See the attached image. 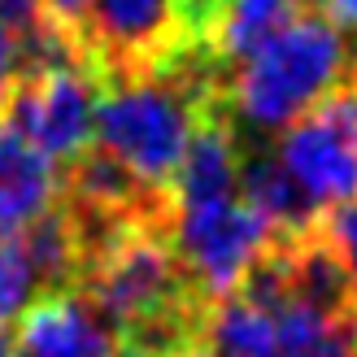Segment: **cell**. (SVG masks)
<instances>
[{
    "label": "cell",
    "instance_id": "cell-1",
    "mask_svg": "<svg viewBox=\"0 0 357 357\" xmlns=\"http://www.w3.org/2000/svg\"><path fill=\"white\" fill-rule=\"evenodd\" d=\"M349 79V44L344 31L327 13L305 9L279 35H271L257 52H248L240 66H231L222 105L231 122L271 135L283 131L301 114H310L318 100L340 92Z\"/></svg>",
    "mask_w": 357,
    "mask_h": 357
},
{
    "label": "cell",
    "instance_id": "cell-2",
    "mask_svg": "<svg viewBox=\"0 0 357 357\" xmlns=\"http://www.w3.org/2000/svg\"><path fill=\"white\" fill-rule=\"evenodd\" d=\"M166 236L196 296L213 305L240 288V279L279 240V231L257 209H248L240 196H231V201L170 209Z\"/></svg>",
    "mask_w": 357,
    "mask_h": 357
},
{
    "label": "cell",
    "instance_id": "cell-3",
    "mask_svg": "<svg viewBox=\"0 0 357 357\" xmlns=\"http://www.w3.org/2000/svg\"><path fill=\"white\" fill-rule=\"evenodd\" d=\"M271 153L318 213L357 201V96L331 92L318 100L283 127Z\"/></svg>",
    "mask_w": 357,
    "mask_h": 357
},
{
    "label": "cell",
    "instance_id": "cell-4",
    "mask_svg": "<svg viewBox=\"0 0 357 357\" xmlns=\"http://www.w3.org/2000/svg\"><path fill=\"white\" fill-rule=\"evenodd\" d=\"M96 100L100 79L92 66L26 75L9 87L0 118L17 127L52 162H75L96 144Z\"/></svg>",
    "mask_w": 357,
    "mask_h": 357
},
{
    "label": "cell",
    "instance_id": "cell-5",
    "mask_svg": "<svg viewBox=\"0 0 357 357\" xmlns=\"http://www.w3.org/2000/svg\"><path fill=\"white\" fill-rule=\"evenodd\" d=\"M83 48L96 79L144 75L183 48L174 0H96L83 22Z\"/></svg>",
    "mask_w": 357,
    "mask_h": 357
},
{
    "label": "cell",
    "instance_id": "cell-6",
    "mask_svg": "<svg viewBox=\"0 0 357 357\" xmlns=\"http://www.w3.org/2000/svg\"><path fill=\"white\" fill-rule=\"evenodd\" d=\"M17 357H118V331L79 288L48 292L22 314Z\"/></svg>",
    "mask_w": 357,
    "mask_h": 357
},
{
    "label": "cell",
    "instance_id": "cell-7",
    "mask_svg": "<svg viewBox=\"0 0 357 357\" xmlns=\"http://www.w3.org/2000/svg\"><path fill=\"white\" fill-rule=\"evenodd\" d=\"M61 170L31 139L0 118V236H22L57 205Z\"/></svg>",
    "mask_w": 357,
    "mask_h": 357
},
{
    "label": "cell",
    "instance_id": "cell-8",
    "mask_svg": "<svg viewBox=\"0 0 357 357\" xmlns=\"http://www.w3.org/2000/svg\"><path fill=\"white\" fill-rule=\"evenodd\" d=\"M240 201L248 209H257L279 236H301L318 222V209L301 196V188L288 178V170L279 166V157L271 149H257V153L240 149Z\"/></svg>",
    "mask_w": 357,
    "mask_h": 357
},
{
    "label": "cell",
    "instance_id": "cell-9",
    "mask_svg": "<svg viewBox=\"0 0 357 357\" xmlns=\"http://www.w3.org/2000/svg\"><path fill=\"white\" fill-rule=\"evenodd\" d=\"M314 0H227L222 17L209 35V52L227 75L248 52H257L271 35H279L288 22H296Z\"/></svg>",
    "mask_w": 357,
    "mask_h": 357
},
{
    "label": "cell",
    "instance_id": "cell-10",
    "mask_svg": "<svg viewBox=\"0 0 357 357\" xmlns=\"http://www.w3.org/2000/svg\"><path fill=\"white\" fill-rule=\"evenodd\" d=\"M201 344L218 357H275V314L257 301L231 292L205 310Z\"/></svg>",
    "mask_w": 357,
    "mask_h": 357
},
{
    "label": "cell",
    "instance_id": "cell-11",
    "mask_svg": "<svg viewBox=\"0 0 357 357\" xmlns=\"http://www.w3.org/2000/svg\"><path fill=\"white\" fill-rule=\"evenodd\" d=\"M35 301H40V279L31 271L22 236H0V323L9 327Z\"/></svg>",
    "mask_w": 357,
    "mask_h": 357
},
{
    "label": "cell",
    "instance_id": "cell-12",
    "mask_svg": "<svg viewBox=\"0 0 357 357\" xmlns=\"http://www.w3.org/2000/svg\"><path fill=\"white\" fill-rule=\"evenodd\" d=\"M323 236L331 240L335 257H340L344 275H349L353 301H357V201H349V205H340V209H331V213H327V222H323Z\"/></svg>",
    "mask_w": 357,
    "mask_h": 357
},
{
    "label": "cell",
    "instance_id": "cell-13",
    "mask_svg": "<svg viewBox=\"0 0 357 357\" xmlns=\"http://www.w3.org/2000/svg\"><path fill=\"white\" fill-rule=\"evenodd\" d=\"M227 0H174V13H178V31H183V44L196 48H209V35L222 17Z\"/></svg>",
    "mask_w": 357,
    "mask_h": 357
},
{
    "label": "cell",
    "instance_id": "cell-14",
    "mask_svg": "<svg viewBox=\"0 0 357 357\" xmlns=\"http://www.w3.org/2000/svg\"><path fill=\"white\" fill-rule=\"evenodd\" d=\"M92 5L96 0H40V13L52 17L57 26L83 35V22H87V13H92Z\"/></svg>",
    "mask_w": 357,
    "mask_h": 357
},
{
    "label": "cell",
    "instance_id": "cell-15",
    "mask_svg": "<svg viewBox=\"0 0 357 357\" xmlns=\"http://www.w3.org/2000/svg\"><path fill=\"white\" fill-rule=\"evenodd\" d=\"M13 83H17V31L0 17V105H5Z\"/></svg>",
    "mask_w": 357,
    "mask_h": 357
},
{
    "label": "cell",
    "instance_id": "cell-16",
    "mask_svg": "<svg viewBox=\"0 0 357 357\" xmlns=\"http://www.w3.org/2000/svg\"><path fill=\"white\" fill-rule=\"evenodd\" d=\"M0 17H5L13 31H22L26 22L40 17V0H0Z\"/></svg>",
    "mask_w": 357,
    "mask_h": 357
},
{
    "label": "cell",
    "instance_id": "cell-17",
    "mask_svg": "<svg viewBox=\"0 0 357 357\" xmlns=\"http://www.w3.org/2000/svg\"><path fill=\"white\" fill-rule=\"evenodd\" d=\"M340 31H357V0H318Z\"/></svg>",
    "mask_w": 357,
    "mask_h": 357
},
{
    "label": "cell",
    "instance_id": "cell-18",
    "mask_svg": "<svg viewBox=\"0 0 357 357\" xmlns=\"http://www.w3.org/2000/svg\"><path fill=\"white\" fill-rule=\"evenodd\" d=\"M0 357H17V340H13V331L0 323Z\"/></svg>",
    "mask_w": 357,
    "mask_h": 357
},
{
    "label": "cell",
    "instance_id": "cell-19",
    "mask_svg": "<svg viewBox=\"0 0 357 357\" xmlns=\"http://www.w3.org/2000/svg\"><path fill=\"white\" fill-rule=\"evenodd\" d=\"M178 357H218L213 349H205V344H196V349H188V353H178Z\"/></svg>",
    "mask_w": 357,
    "mask_h": 357
},
{
    "label": "cell",
    "instance_id": "cell-20",
    "mask_svg": "<svg viewBox=\"0 0 357 357\" xmlns=\"http://www.w3.org/2000/svg\"><path fill=\"white\" fill-rule=\"evenodd\" d=\"M349 83H353V96H357V57H349Z\"/></svg>",
    "mask_w": 357,
    "mask_h": 357
}]
</instances>
